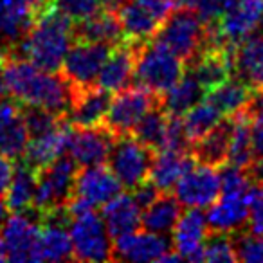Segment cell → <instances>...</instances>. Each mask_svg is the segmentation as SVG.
<instances>
[{
	"instance_id": "obj_1",
	"label": "cell",
	"mask_w": 263,
	"mask_h": 263,
	"mask_svg": "<svg viewBox=\"0 0 263 263\" xmlns=\"http://www.w3.org/2000/svg\"><path fill=\"white\" fill-rule=\"evenodd\" d=\"M9 96L22 105L40 106L56 116L65 117L76 88L63 74L49 72L27 58L9 56L2 65Z\"/></svg>"
},
{
	"instance_id": "obj_2",
	"label": "cell",
	"mask_w": 263,
	"mask_h": 263,
	"mask_svg": "<svg viewBox=\"0 0 263 263\" xmlns=\"http://www.w3.org/2000/svg\"><path fill=\"white\" fill-rule=\"evenodd\" d=\"M72 40V20L49 4L34 20L16 51L40 69L58 72Z\"/></svg>"
},
{
	"instance_id": "obj_3",
	"label": "cell",
	"mask_w": 263,
	"mask_h": 263,
	"mask_svg": "<svg viewBox=\"0 0 263 263\" xmlns=\"http://www.w3.org/2000/svg\"><path fill=\"white\" fill-rule=\"evenodd\" d=\"M184 74V62L155 38L136 42V69L134 78L137 85L164 94Z\"/></svg>"
},
{
	"instance_id": "obj_4",
	"label": "cell",
	"mask_w": 263,
	"mask_h": 263,
	"mask_svg": "<svg viewBox=\"0 0 263 263\" xmlns=\"http://www.w3.org/2000/svg\"><path fill=\"white\" fill-rule=\"evenodd\" d=\"M154 38L187 63L204 47L205 24L195 9H173L159 26Z\"/></svg>"
},
{
	"instance_id": "obj_5",
	"label": "cell",
	"mask_w": 263,
	"mask_h": 263,
	"mask_svg": "<svg viewBox=\"0 0 263 263\" xmlns=\"http://www.w3.org/2000/svg\"><path fill=\"white\" fill-rule=\"evenodd\" d=\"M154 155L155 150L126 134V136H117L114 139L106 162H108L110 172L121 182V186L126 190H134L141 182L148 180Z\"/></svg>"
},
{
	"instance_id": "obj_6",
	"label": "cell",
	"mask_w": 263,
	"mask_h": 263,
	"mask_svg": "<svg viewBox=\"0 0 263 263\" xmlns=\"http://www.w3.org/2000/svg\"><path fill=\"white\" fill-rule=\"evenodd\" d=\"M76 173L78 164L70 159V155H62L42 168L36 173V190L31 209H34L38 215H44L51 209L65 205L74 193Z\"/></svg>"
},
{
	"instance_id": "obj_7",
	"label": "cell",
	"mask_w": 263,
	"mask_h": 263,
	"mask_svg": "<svg viewBox=\"0 0 263 263\" xmlns=\"http://www.w3.org/2000/svg\"><path fill=\"white\" fill-rule=\"evenodd\" d=\"M69 234L72 241V259L98 263L112 259L110 234L96 209L70 216Z\"/></svg>"
},
{
	"instance_id": "obj_8",
	"label": "cell",
	"mask_w": 263,
	"mask_h": 263,
	"mask_svg": "<svg viewBox=\"0 0 263 263\" xmlns=\"http://www.w3.org/2000/svg\"><path fill=\"white\" fill-rule=\"evenodd\" d=\"M159 103H161V94L143 87V85H136L132 88L126 87L116 92V96L110 99L103 124L116 137L126 136L139 123L141 117Z\"/></svg>"
},
{
	"instance_id": "obj_9",
	"label": "cell",
	"mask_w": 263,
	"mask_h": 263,
	"mask_svg": "<svg viewBox=\"0 0 263 263\" xmlns=\"http://www.w3.org/2000/svg\"><path fill=\"white\" fill-rule=\"evenodd\" d=\"M51 0H0V56L15 54L34 20Z\"/></svg>"
},
{
	"instance_id": "obj_10",
	"label": "cell",
	"mask_w": 263,
	"mask_h": 263,
	"mask_svg": "<svg viewBox=\"0 0 263 263\" xmlns=\"http://www.w3.org/2000/svg\"><path fill=\"white\" fill-rule=\"evenodd\" d=\"M112 47L96 42H81L70 45L62 63V74L74 88H87L96 85L105 60L108 58Z\"/></svg>"
},
{
	"instance_id": "obj_11",
	"label": "cell",
	"mask_w": 263,
	"mask_h": 263,
	"mask_svg": "<svg viewBox=\"0 0 263 263\" xmlns=\"http://www.w3.org/2000/svg\"><path fill=\"white\" fill-rule=\"evenodd\" d=\"M173 251L172 240L166 234L152 233V231H132L114 238L112 259L123 261H164V258Z\"/></svg>"
},
{
	"instance_id": "obj_12",
	"label": "cell",
	"mask_w": 263,
	"mask_h": 263,
	"mask_svg": "<svg viewBox=\"0 0 263 263\" xmlns=\"http://www.w3.org/2000/svg\"><path fill=\"white\" fill-rule=\"evenodd\" d=\"M40 223L29 215V209L9 215L0 227V240L4 245L6 261H34Z\"/></svg>"
},
{
	"instance_id": "obj_13",
	"label": "cell",
	"mask_w": 263,
	"mask_h": 263,
	"mask_svg": "<svg viewBox=\"0 0 263 263\" xmlns=\"http://www.w3.org/2000/svg\"><path fill=\"white\" fill-rule=\"evenodd\" d=\"M175 197L186 208H208L220 197L222 184L215 166L197 162L175 184Z\"/></svg>"
},
{
	"instance_id": "obj_14",
	"label": "cell",
	"mask_w": 263,
	"mask_h": 263,
	"mask_svg": "<svg viewBox=\"0 0 263 263\" xmlns=\"http://www.w3.org/2000/svg\"><path fill=\"white\" fill-rule=\"evenodd\" d=\"M263 22V0H234L233 6L220 16L218 27L229 49L236 47L254 34Z\"/></svg>"
},
{
	"instance_id": "obj_15",
	"label": "cell",
	"mask_w": 263,
	"mask_h": 263,
	"mask_svg": "<svg viewBox=\"0 0 263 263\" xmlns=\"http://www.w3.org/2000/svg\"><path fill=\"white\" fill-rule=\"evenodd\" d=\"M114 139H116V136H114L105 124L103 126L96 124V126H87V128L74 126L67 154L81 168H85V166L105 164L110 148L114 144Z\"/></svg>"
},
{
	"instance_id": "obj_16",
	"label": "cell",
	"mask_w": 263,
	"mask_h": 263,
	"mask_svg": "<svg viewBox=\"0 0 263 263\" xmlns=\"http://www.w3.org/2000/svg\"><path fill=\"white\" fill-rule=\"evenodd\" d=\"M173 251L187 261H204V241L209 233L205 215L198 208L182 213L173 227Z\"/></svg>"
},
{
	"instance_id": "obj_17",
	"label": "cell",
	"mask_w": 263,
	"mask_h": 263,
	"mask_svg": "<svg viewBox=\"0 0 263 263\" xmlns=\"http://www.w3.org/2000/svg\"><path fill=\"white\" fill-rule=\"evenodd\" d=\"M123 191V186L117 177L105 168L103 164L85 166L76 173L74 180V193L76 197L83 198L92 208H103L108 200Z\"/></svg>"
},
{
	"instance_id": "obj_18",
	"label": "cell",
	"mask_w": 263,
	"mask_h": 263,
	"mask_svg": "<svg viewBox=\"0 0 263 263\" xmlns=\"http://www.w3.org/2000/svg\"><path fill=\"white\" fill-rule=\"evenodd\" d=\"M72 132V124L62 119V123L56 128H52L51 132H47L44 136L31 137L26 152L22 155L24 162L27 166H31L33 170H36V172H40L42 168L54 162L62 155H67Z\"/></svg>"
},
{
	"instance_id": "obj_19",
	"label": "cell",
	"mask_w": 263,
	"mask_h": 263,
	"mask_svg": "<svg viewBox=\"0 0 263 263\" xmlns=\"http://www.w3.org/2000/svg\"><path fill=\"white\" fill-rule=\"evenodd\" d=\"M29 143V132L18 101L0 99V154L13 159H22Z\"/></svg>"
},
{
	"instance_id": "obj_20",
	"label": "cell",
	"mask_w": 263,
	"mask_h": 263,
	"mask_svg": "<svg viewBox=\"0 0 263 263\" xmlns=\"http://www.w3.org/2000/svg\"><path fill=\"white\" fill-rule=\"evenodd\" d=\"M134 69H136V42L124 40L123 44L112 47L108 58L99 70L96 85L112 94L119 92L130 87L134 80Z\"/></svg>"
},
{
	"instance_id": "obj_21",
	"label": "cell",
	"mask_w": 263,
	"mask_h": 263,
	"mask_svg": "<svg viewBox=\"0 0 263 263\" xmlns=\"http://www.w3.org/2000/svg\"><path fill=\"white\" fill-rule=\"evenodd\" d=\"M110 99H112V92L105 90L99 85L76 88L70 108L65 117H69L70 124L76 128L96 126L105 119Z\"/></svg>"
},
{
	"instance_id": "obj_22",
	"label": "cell",
	"mask_w": 263,
	"mask_h": 263,
	"mask_svg": "<svg viewBox=\"0 0 263 263\" xmlns=\"http://www.w3.org/2000/svg\"><path fill=\"white\" fill-rule=\"evenodd\" d=\"M205 220L209 231L231 234L241 231L249 220L247 193H222V197L211 204Z\"/></svg>"
},
{
	"instance_id": "obj_23",
	"label": "cell",
	"mask_w": 263,
	"mask_h": 263,
	"mask_svg": "<svg viewBox=\"0 0 263 263\" xmlns=\"http://www.w3.org/2000/svg\"><path fill=\"white\" fill-rule=\"evenodd\" d=\"M190 74L197 78L204 90L218 87L233 74V54L223 49H202L193 60L187 62Z\"/></svg>"
},
{
	"instance_id": "obj_24",
	"label": "cell",
	"mask_w": 263,
	"mask_h": 263,
	"mask_svg": "<svg viewBox=\"0 0 263 263\" xmlns=\"http://www.w3.org/2000/svg\"><path fill=\"white\" fill-rule=\"evenodd\" d=\"M234 121L233 116L222 117L211 130L202 136L198 141H195L193 146V157L197 162L209 166H223L227 162V154H229V143L231 134H233Z\"/></svg>"
},
{
	"instance_id": "obj_25",
	"label": "cell",
	"mask_w": 263,
	"mask_h": 263,
	"mask_svg": "<svg viewBox=\"0 0 263 263\" xmlns=\"http://www.w3.org/2000/svg\"><path fill=\"white\" fill-rule=\"evenodd\" d=\"M233 72L254 90L263 88V34H251L233 54Z\"/></svg>"
},
{
	"instance_id": "obj_26",
	"label": "cell",
	"mask_w": 263,
	"mask_h": 263,
	"mask_svg": "<svg viewBox=\"0 0 263 263\" xmlns=\"http://www.w3.org/2000/svg\"><path fill=\"white\" fill-rule=\"evenodd\" d=\"M141 213L143 209L136 202L134 195L119 193L103 205V222L106 226L110 238H117L136 231L141 226Z\"/></svg>"
},
{
	"instance_id": "obj_27",
	"label": "cell",
	"mask_w": 263,
	"mask_h": 263,
	"mask_svg": "<svg viewBox=\"0 0 263 263\" xmlns=\"http://www.w3.org/2000/svg\"><path fill=\"white\" fill-rule=\"evenodd\" d=\"M195 164H197V161L187 152L182 154V152L159 150V154L154 155L148 179L157 186L159 191H172L180 180V177L186 172H190Z\"/></svg>"
},
{
	"instance_id": "obj_28",
	"label": "cell",
	"mask_w": 263,
	"mask_h": 263,
	"mask_svg": "<svg viewBox=\"0 0 263 263\" xmlns=\"http://www.w3.org/2000/svg\"><path fill=\"white\" fill-rule=\"evenodd\" d=\"M72 34L74 40L106 44L110 47H116L126 40L117 15L108 11H101L92 18L76 22V26H72Z\"/></svg>"
},
{
	"instance_id": "obj_29",
	"label": "cell",
	"mask_w": 263,
	"mask_h": 263,
	"mask_svg": "<svg viewBox=\"0 0 263 263\" xmlns=\"http://www.w3.org/2000/svg\"><path fill=\"white\" fill-rule=\"evenodd\" d=\"M38 234L34 261H65L72 259V241L69 226L52 222H42Z\"/></svg>"
},
{
	"instance_id": "obj_30",
	"label": "cell",
	"mask_w": 263,
	"mask_h": 263,
	"mask_svg": "<svg viewBox=\"0 0 263 263\" xmlns=\"http://www.w3.org/2000/svg\"><path fill=\"white\" fill-rule=\"evenodd\" d=\"M182 215V204L179 198L170 195V191H161L157 198L141 213V226L146 231L159 234H170Z\"/></svg>"
},
{
	"instance_id": "obj_31",
	"label": "cell",
	"mask_w": 263,
	"mask_h": 263,
	"mask_svg": "<svg viewBox=\"0 0 263 263\" xmlns=\"http://www.w3.org/2000/svg\"><path fill=\"white\" fill-rule=\"evenodd\" d=\"M205 96V90L193 74H182L180 80L173 87H170L164 94H161V105L172 116H184L197 103H200Z\"/></svg>"
},
{
	"instance_id": "obj_32",
	"label": "cell",
	"mask_w": 263,
	"mask_h": 263,
	"mask_svg": "<svg viewBox=\"0 0 263 263\" xmlns=\"http://www.w3.org/2000/svg\"><path fill=\"white\" fill-rule=\"evenodd\" d=\"M121 26H123L124 36L132 42H146L152 40L157 33L161 24L154 18L148 11H144L136 2L126 0V4L117 13Z\"/></svg>"
},
{
	"instance_id": "obj_33",
	"label": "cell",
	"mask_w": 263,
	"mask_h": 263,
	"mask_svg": "<svg viewBox=\"0 0 263 263\" xmlns=\"http://www.w3.org/2000/svg\"><path fill=\"white\" fill-rule=\"evenodd\" d=\"M251 92L252 88L249 85H245L241 80L234 78V80H227L223 83H220L218 87L208 90L204 98L215 108H218V112L222 116H233V114H236L238 110H241L247 105Z\"/></svg>"
},
{
	"instance_id": "obj_34",
	"label": "cell",
	"mask_w": 263,
	"mask_h": 263,
	"mask_svg": "<svg viewBox=\"0 0 263 263\" xmlns=\"http://www.w3.org/2000/svg\"><path fill=\"white\" fill-rule=\"evenodd\" d=\"M233 121H234V126H233V134H231L227 164L238 166V168H247L254 161L252 137H251L252 119L241 108L236 114H233Z\"/></svg>"
},
{
	"instance_id": "obj_35",
	"label": "cell",
	"mask_w": 263,
	"mask_h": 263,
	"mask_svg": "<svg viewBox=\"0 0 263 263\" xmlns=\"http://www.w3.org/2000/svg\"><path fill=\"white\" fill-rule=\"evenodd\" d=\"M36 170L27 166L26 162L18 164L13 172L11 182L6 191V202L13 213L31 209L36 190Z\"/></svg>"
},
{
	"instance_id": "obj_36",
	"label": "cell",
	"mask_w": 263,
	"mask_h": 263,
	"mask_svg": "<svg viewBox=\"0 0 263 263\" xmlns=\"http://www.w3.org/2000/svg\"><path fill=\"white\" fill-rule=\"evenodd\" d=\"M166 121H168V112L159 103L141 117L139 123L130 132V136H134L139 143L146 144L152 150H159L162 144V137H164Z\"/></svg>"
},
{
	"instance_id": "obj_37",
	"label": "cell",
	"mask_w": 263,
	"mask_h": 263,
	"mask_svg": "<svg viewBox=\"0 0 263 263\" xmlns=\"http://www.w3.org/2000/svg\"><path fill=\"white\" fill-rule=\"evenodd\" d=\"M222 114L218 112V108L211 105L209 101L202 99L200 103L190 108L182 117L184 132H186L187 139L193 144L195 141H198L202 136H205L220 119H222Z\"/></svg>"
},
{
	"instance_id": "obj_38",
	"label": "cell",
	"mask_w": 263,
	"mask_h": 263,
	"mask_svg": "<svg viewBox=\"0 0 263 263\" xmlns=\"http://www.w3.org/2000/svg\"><path fill=\"white\" fill-rule=\"evenodd\" d=\"M204 241V261L209 263H233L238 261L234 252L231 233L209 231Z\"/></svg>"
},
{
	"instance_id": "obj_39",
	"label": "cell",
	"mask_w": 263,
	"mask_h": 263,
	"mask_svg": "<svg viewBox=\"0 0 263 263\" xmlns=\"http://www.w3.org/2000/svg\"><path fill=\"white\" fill-rule=\"evenodd\" d=\"M22 105V103H20ZM22 116L26 121L27 132H29V139L31 137H38L44 136L47 132H51L52 128H56L62 123L63 117L56 116V114L49 112L45 108L40 106H29V105H22Z\"/></svg>"
},
{
	"instance_id": "obj_40",
	"label": "cell",
	"mask_w": 263,
	"mask_h": 263,
	"mask_svg": "<svg viewBox=\"0 0 263 263\" xmlns=\"http://www.w3.org/2000/svg\"><path fill=\"white\" fill-rule=\"evenodd\" d=\"M233 245L238 261L263 263V233H233Z\"/></svg>"
},
{
	"instance_id": "obj_41",
	"label": "cell",
	"mask_w": 263,
	"mask_h": 263,
	"mask_svg": "<svg viewBox=\"0 0 263 263\" xmlns=\"http://www.w3.org/2000/svg\"><path fill=\"white\" fill-rule=\"evenodd\" d=\"M51 4L72 22L92 18L103 11V0H51Z\"/></svg>"
},
{
	"instance_id": "obj_42",
	"label": "cell",
	"mask_w": 263,
	"mask_h": 263,
	"mask_svg": "<svg viewBox=\"0 0 263 263\" xmlns=\"http://www.w3.org/2000/svg\"><path fill=\"white\" fill-rule=\"evenodd\" d=\"M190 144H191L190 139H187L186 132H184L182 116H172V114H168L164 137H162V144L159 150L182 152V154H186Z\"/></svg>"
},
{
	"instance_id": "obj_43",
	"label": "cell",
	"mask_w": 263,
	"mask_h": 263,
	"mask_svg": "<svg viewBox=\"0 0 263 263\" xmlns=\"http://www.w3.org/2000/svg\"><path fill=\"white\" fill-rule=\"evenodd\" d=\"M220 184H222L220 193H247L252 180L245 168H238L226 162L220 172Z\"/></svg>"
},
{
	"instance_id": "obj_44",
	"label": "cell",
	"mask_w": 263,
	"mask_h": 263,
	"mask_svg": "<svg viewBox=\"0 0 263 263\" xmlns=\"http://www.w3.org/2000/svg\"><path fill=\"white\" fill-rule=\"evenodd\" d=\"M247 209L251 233H263V184H251L247 191Z\"/></svg>"
},
{
	"instance_id": "obj_45",
	"label": "cell",
	"mask_w": 263,
	"mask_h": 263,
	"mask_svg": "<svg viewBox=\"0 0 263 263\" xmlns=\"http://www.w3.org/2000/svg\"><path fill=\"white\" fill-rule=\"evenodd\" d=\"M132 191H134L132 195H134V198H136V202L139 204L141 209L148 208V205L161 195V191L157 190V186H155L154 182H148V180L141 182L139 186H136Z\"/></svg>"
},
{
	"instance_id": "obj_46",
	"label": "cell",
	"mask_w": 263,
	"mask_h": 263,
	"mask_svg": "<svg viewBox=\"0 0 263 263\" xmlns=\"http://www.w3.org/2000/svg\"><path fill=\"white\" fill-rule=\"evenodd\" d=\"M243 110L252 121L263 119V88H254L251 92V98H249L247 105L243 106Z\"/></svg>"
},
{
	"instance_id": "obj_47",
	"label": "cell",
	"mask_w": 263,
	"mask_h": 263,
	"mask_svg": "<svg viewBox=\"0 0 263 263\" xmlns=\"http://www.w3.org/2000/svg\"><path fill=\"white\" fill-rule=\"evenodd\" d=\"M13 172H15V166H13L11 159L0 154V197H4L8 191Z\"/></svg>"
},
{
	"instance_id": "obj_48",
	"label": "cell",
	"mask_w": 263,
	"mask_h": 263,
	"mask_svg": "<svg viewBox=\"0 0 263 263\" xmlns=\"http://www.w3.org/2000/svg\"><path fill=\"white\" fill-rule=\"evenodd\" d=\"M251 137H252V152H254V159L263 157V119L252 121Z\"/></svg>"
},
{
	"instance_id": "obj_49",
	"label": "cell",
	"mask_w": 263,
	"mask_h": 263,
	"mask_svg": "<svg viewBox=\"0 0 263 263\" xmlns=\"http://www.w3.org/2000/svg\"><path fill=\"white\" fill-rule=\"evenodd\" d=\"M9 213H11V209H9L8 202L4 200V197H0V227L4 226L6 220L9 218Z\"/></svg>"
},
{
	"instance_id": "obj_50",
	"label": "cell",
	"mask_w": 263,
	"mask_h": 263,
	"mask_svg": "<svg viewBox=\"0 0 263 263\" xmlns=\"http://www.w3.org/2000/svg\"><path fill=\"white\" fill-rule=\"evenodd\" d=\"M197 0H175V8H186V9H195Z\"/></svg>"
},
{
	"instance_id": "obj_51",
	"label": "cell",
	"mask_w": 263,
	"mask_h": 263,
	"mask_svg": "<svg viewBox=\"0 0 263 263\" xmlns=\"http://www.w3.org/2000/svg\"><path fill=\"white\" fill-rule=\"evenodd\" d=\"M9 92H8V85H6V80H4V72L0 70V99L8 98Z\"/></svg>"
},
{
	"instance_id": "obj_52",
	"label": "cell",
	"mask_w": 263,
	"mask_h": 263,
	"mask_svg": "<svg viewBox=\"0 0 263 263\" xmlns=\"http://www.w3.org/2000/svg\"><path fill=\"white\" fill-rule=\"evenodd\" d=\"M0 261H6V252H4V245H2V240H0Z\"/></svg>"
},
{
	"instance_id": "obj_53",
	"label": "cell",
	"mask_w": 263,
	"mask_h": 263,
	"mask_svg": "<svg viewBox=\"0 0 263 263\" xmlns=\"http://www.w3.org/2000/svg\"><path fill=\"white\" fill-rule=\"evenodd\" d=\"M4 65V58H2V56H0V67Z\"/></svg>"
}]
</instances>
